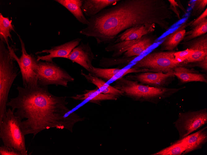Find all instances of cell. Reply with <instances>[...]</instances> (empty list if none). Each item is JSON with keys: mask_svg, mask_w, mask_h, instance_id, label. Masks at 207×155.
<instances>
[{"mask_svg": "<svg viewBox=\"0 0 207 155\" xmlns=\"http://www.w3.org/2000/svg\"><path fill=\"white\" fill-rule=\"evenodd\" d=\"M173 12L163 0H120L89 18L86 27L79 32L93 37L97 45L113 42L121 32L132 27L155 24L168 31Z\"/></svg>", "mask_w": 207, "mask_h": 155, "instance_id": "1", "label": "cell"}, {"mask_svg": "<svg viewBox=\"0 0 207 155\" xmlns=\"http://www.w3.org/2000/svg\"><path fill=\"white\" fill-rule=\"evenodd\" d=\"M17 96L7 104L20 120L25 135L34 137L41 131L51 128L66 129L72 132L75 123L66 117L70 111L67 97L51 93L48 86L33 88L18 86Z\"/></svg>", "mask_w": 207, "mask_h": 155, "instance_id": "2", "label": "cell"}, {"mask_svg": "<svg viewBox=\"0 0 207 155\" xmlns=\"http://www.w3.org/2000/svg\"><path fill=\"white\" fill-rule=\"evenodd\" d=\"M113 87L122 91L123 95L134 100L155 104L186 88L185 86L179 88L151 87L124 77L115 80Z\"/></svg>", "mask_w": 207, "mask_h": 155, "instance_id": "3", "label": "cell"}, {"mask_svg": "<svg viewBox=\"0 0 207 155\" xmlns=\"http://www.w3.org/2000/svg\"><path fill=\"white\" fill-rule=\"evenodd\" d=\"M0 41V122L6 112L8 98L18 69L10 50Z\"/></svg>", "mask_w": 207, "mask_h": 155, "instance_id": "4", "label": "cell"}, {"mask_svg": "<svg viewBox=\"0 0 207 155\" xmlns=\"http://www.w3.org/2000/svg\"><path fill=\"white\" fill-rule=\"evenodd\" d=\"M0 138L4 145L15 149L22 155H28L20 120L10 108L0 122Z\"/></svg>", "mask_w": 207, "mask_h": 155, "instance_id": "5", "label": "cell"}, {"mask_svg": "<svg viewBox=\"0 0 207 155\" xmlns=\"http://www.w3.org/2000/svg\"><path fill=\"white\" fill-rule=\"evenodd\" d=\"M175 52L160 51L150 53L135 62L132 67L147 69L152 72L173 71L176 67L183 66V62L175 59Z\"/></svg>", "mask_w": 207, "mask_h": 155, "instance_id": "6", "label": "cell"}, {"mask_svg": "<svg viewBox=\"0 0 207 155\" xmlns=\"http://www.w3.org/2000/svg\"><path fill=\"white\" fill-rule=\"evenodd\" d=\"M37 82L41 86L50 85L68 87V83L74 81V78L54 61H38Z\"/></svg>", "mask_w": 207, "mask_h": 155, "instance_id": "7", "label": "cell"}, {"mask_svg": "<svg viewBox=\"0 0 207 155\" xmlns=\"http://www.w3.org/2000/svg\"><path fill=\"white\" fill-rule=\"evenodd\" d=\"M21 48L22 54L20 57H17L15 52V50L12 46H7L11 52L15 61L18 64L21 71L23 84L24 87L33 88L38 86L37 71L38 61L32 54L27 52L24 43L18 35Z\"/></svg>", "mask_w": 207, "mask_h": 155, "instance_id": "8", "label": "cell"}, {"mask_svg": "<svg viewBox=\"0 0 207 155\" xmlns=\"http://www.w3.org/2000/svg\"><path fill=\"white\" fill-rule=\"evenodd\" d=\"M174 123L179 134V140L183 139L207 123V109L180 112Z\"/></svg>", "mask_w": 207, "mask_h": 155, "instance_id": "9", "label": "cell"}, {"mask_svg": "<svg viewBox=\"0 0 207 155\" xmlns=\"http://www.w3.org/2000/svg\"><path fill=\"white\" fill-rule=\"evenodd\" d=\"M175 77L173 71L148 72L128 74L126 77L142 84L155 87H166L173 81Z\"/></svg>", "mask_w": 207, "mask_h": 155, "instance_id": "10", "label": "cell"}, {"mask_svg": "<svg viewBox=\"0 0 207 155\" xmlns=\"http://www.w3.org/2000/svg\"><path fill=\"white\" fill-rule=\"evenodd\" d=\"M180 44L183 45V49H188L194 51L193 54L183 62V66L200 61L207 56V33L186 42H182Z\"/></svg>", "mask_w": 207, "mask_h": 155, "instance_id": "11", "label": "cell"}, {"mask_svg": "<svg viewBox=\"0 0 207 155\" xmlns=\"http://www.w3.org/2000/svg\"><path fill=\"white\" fill-rule=\"evenodd\" d=\"M82 40L79 38H75L63 44L52 47L50 49L43 50L35 53L37 54L42 53H47L48 54L44 56L37 55V60H40L46 62H51L55 58H67L68 57L72 50L78 45Z\"/></svg>", "mask_w": 207, "mask_h": 155, "instance_id": "12", "label": "cell"}, {"mask_svg": "<svg viewBox=\"0 0 207 155\" xmlns=\"http://www.w3.org/2000/svg\"><path fill=\"white\" fill-rule=\"evenodd\" d=\"M95 55L88 43L82 42L74 48L68 55L67 59L79 65L89 73L93 66L92 62Z\"/></svg>", "mask_w": 207, "mask_h": 155, "instance_id": "13", "label": "cell"}, {"mask_svg": "<svg viewBox=\"0 0 207 155\" xmlns=\"http://www.w3.org/2000/svg\"><path fill=\"white\" fill-rule=\"evenodd\" d=\"M207 142V127L206 126L181 139H179L174 144H179L185 149L183 155L201 149Z\"/></svg>", "mask_w": 207, "mask_h": 155, "instance_id": "14", "label": "cell"}, {"mask_svg": "<svg viewBox=\"0 0 207 155\" xmlns=\"http://www.w3.org/2000/svg\"><path fill=\"white\" fill-rule=\"evenodd\" d=\"M155 25V24H148L129 28L119 34L113 43L140 38L144 36L154 32Z\"/></svg>", "mask_w": 207, "mask_h": 155, "instance_id": "15", "label": "cell"}, {"mask_svg": "<svg viewBox=\"0 0 207 155\" xmlns=\"http://www.w3.org/2000/svg\"><path fill=\"white\" fill-rule=\"evenodd\" d=\"M189 22L188 19H186L176 30L165 37L160 45L161 51H173L186 36L185 28L188 26Z\"/></svg>", "mask_w": 207, "mask_h": 155, "instance_id": "16", "label": "cell"}, {"mask_svg": "<svg viewBox=\"0 0 207 155\" xmlns=\"http://www.w3.org/2000/svg\"><path fill=\"white\" fill-rule=\"evenodd\" d=\"M175 76L178 80V84L192 82H200L207 83V75L205 74L200 73L199 72L192 68L178 66L174 70Z\"/></svg>", "mask_w": 207, "mask_h": 155, "instance_id": "17", "label": "cell"}, {"mask_svg": "<svg viewBox=\"0 0 207 155\" xmlns=\"http://www.w3.org/2000/svg\"><path fill=\"white\" fill-rule=\"evenodd\" d=\"M156 39V35L151 33L144 35L139 39L138 42L122 56L125 58L139 57L143 55L153 45Z\"/></svg>", "mask_w": 207, "mask_h": 155, "instance_id": "18", "label": "cell"}, {"mask_svg": "<svg viewBox=\"0 0 207 155\" xmlns=\"http://www.w3.org/2000/svg\"><path fill=\"white\" fill-rule=\"evenodd\" d=\"M120 0H83L81 7L84 14L89 18L98 14L110 6H113Z\"/></svg>", "mask_w": 207, "mask_h": 155, "instance_id": "19", "label": "cell"}, {"mask_svg": "<svg viewBox=\"0 0 207 155\" xmlns=\"http://www.w3.org/2000/svg\"><path fill=\"white\" fill-rule=\"evenodd\" d=\"M117 96L112 94H104L100 92L97 87L91 90H86L85 93L73 96L71 97L75 100L84 101L88 100L93 103H99L100 101L106 100H117Z\"/></svg>", "mask_w": 207, "mask_h": 155, "instance_id": "20", "label": "cell"}, {"mask_svg": "<svg viewBox=\"0 0 207 155\" xmlns=\"http://www.w3.org/2000/svg\"><path fill=\"white\" fill-rule=\"evenodd\" d=\"M68 9L81 23L87 25L88 23L82 10L83 0H55Z\"/></svg>", "mask_w": 207, "mask_h": 155, "instance_id": "21", "label": "cell"}, {"mask_svg": "<svg viewBox=\"0 0 207 155\" xmlns=\"http://www.w3.org/2000/svg\"><path fill=\"white\" fill-rule=\"evenodd\" d=\"M81 74L87 81L96 86L101 93L113 94L118 97L123 95L122 91L110 85L102 79L95 77L90 73L86 74L82 70L81 71Z\"/></svg>", "mask_w": 207, "mask_h": 155, "instance_id": "22", "label": "cell"}, {"mask_svg": "<svg viewBox=\"0 0 207 155\" xmlns=\"http://www.w3.org/2000/svg\"><path fill=\"white\" fill-rule=\"evenodd\" d=\"M105 81L116 80L123 77L124 68H101L93 66L89 73Z\"/></svg>", "mask_w": 207, "mask_h": 155, "instance_id": "23", "label": "cell"}, {"mask_svg": "<svg viewBox=\"0 0 207 155\" xmlns=\"http://www.w3.org/2000/svg\"><path fill=\"white\" fill-rule=\"evenodd\" d=\"M139 39L109 44L105 47V50L107 52H112V57L121 56L136 44L138 41Z\"/></svg>", "mask_w": 207, "mask_h": 155, "instance_id": "24", "label": "cell"}, {"mask_svg": "<svg viewBox=\"0 0 207 155\" xmlns=\"http://www.w3.org/2000/svg\"><path fill=\"white\" fill-rule=\"evenodd\" d=\"M15 31L12 24V20H10L8 17H4L0 13V40L9 45L8 37L11 40L12 36L10 33L11 31Z\"/></svg>", "mask_w": 207, "mask_h": 155, "instance_id": "25", "label": "cell"}, {"mask_svg": "<svg viewBox=\"0 0 207 155\" xmlns=\"http://www.w3.org/2000/svg\"><path fill=\"white\" fill-rule=\"evenodd\" d=\"M136 57L125 58L122 56L118 57H102L99 60V66L103 68H108L116 65H127L130 64Z\"/></svg>", "mask_w": 207, "mask_h": 155, "instance_id": "26", "label": "cell"}, {"mask_svg": "<svg viewBox=\"0 0 207 155\" xmlns=\"http://www.w3.org/2000/svg\"><path fill=\"white\" fill-rule=\"evenodd\" d=\"M207 32V18L192 29L186 32V36L183 41H187L206 33Z\"/></svg>", "mask_w": 207, "mask_h": 155, "instance_id": "27", "label": "cell"}, {"mask_svg": "<svg viewBox=\"0 0 207 155\" xmlns=\"http://www.w3.org/2000/svg\"><path fill=\"white\" fill-rule=\"evenodd\" d=\"M185 150V148L181 144L172 143L170 146L152 155H183Z\"/></svg>", "mask_w": 207, "mask_h": 155, "instance_id": "28", "label": "cell"}, {"mask_svg": "<svg viewBox=\"0 0 207 155\" xmlns=\"http://www.w3.org/2000/svg\"><path fill=\"white\" fill-rule=\"evenodd\" d=\"M207 5V0H195L192 8V16L198 17L205 10Z\"/></svg>", "mask_w": 207, "mask_h": 155, "instance_id": "29", "label": "cell"}, {"mask_svg": "<svg viewBox=\"0 0 207 155\" xmlns=\"http://www.w3.org/2000/svg\"><path fill=\"white\" fill-rule=\"evenodd\" d=\"M170 5L169 6V9L174 12L179 20H180V12L178 10V7H179L185 13H186V10L182 5L179 1L175 0H168Z\"/></svg>", "mask_w": 207, "mask_h": 155, "instance_id": "30", "label": "cell"}, {"mask_svg": "<svg viewBox=\"0 0 207 155\" xmlns=\"http://www.w3.org/2000/svg\"><path fill=\"white\" fill-rule=\"evenodd\" d=\"M193 50L188 49L174 52V56L175 59L179 62H182L186 59L192 56L194 54Z\"/></svg>", "mask_w": 207, "mask_h": 155, "instance_id": "31", "label": "cell"}, {"mask_svg": "<svg viewBox=\"0 0 207 155\" xmlns=\"http://www.w3.org/2000/svg\"><path fill=\"white\" fill-rule=\"evenodd\" d=\"M0 155H22V154L15 149L3 145L0 147Z\"/></svg>", "mask_w": 207, "mask_h": 155, "instance_id": "32", "label": "cell"}, {"mask_svg": "<svg viewBox=\"0 0 207 155\" xmlns=\"http://www.w3.org/2000/svg\"><path fill=\"white\" fill-rule=\"evenodd\" d=\"M184 67L187 68L197 67L201 68L206 73L207 71V56L202 60L194 63H188L185 65Z\"/></svg>", "mask_w": 207, "mask_h": 155, "instance_id": "33", "label": "cell"}, {"mask_svg": "<svg viewBox=\"0 0 207 155\" xmlns=\"http://www.w3.org/2000/svg\"><path fill=\"white\" fill-rule=\"evenodd\" d=\"M206 18H207V8H206L204 11L196 19L188 22V26H190L192 29L201 23Z\"/></svg>", "mask_w": 207, "mask_h": 155, "instance_id": "34", "label": "cell"}]
</instances>
